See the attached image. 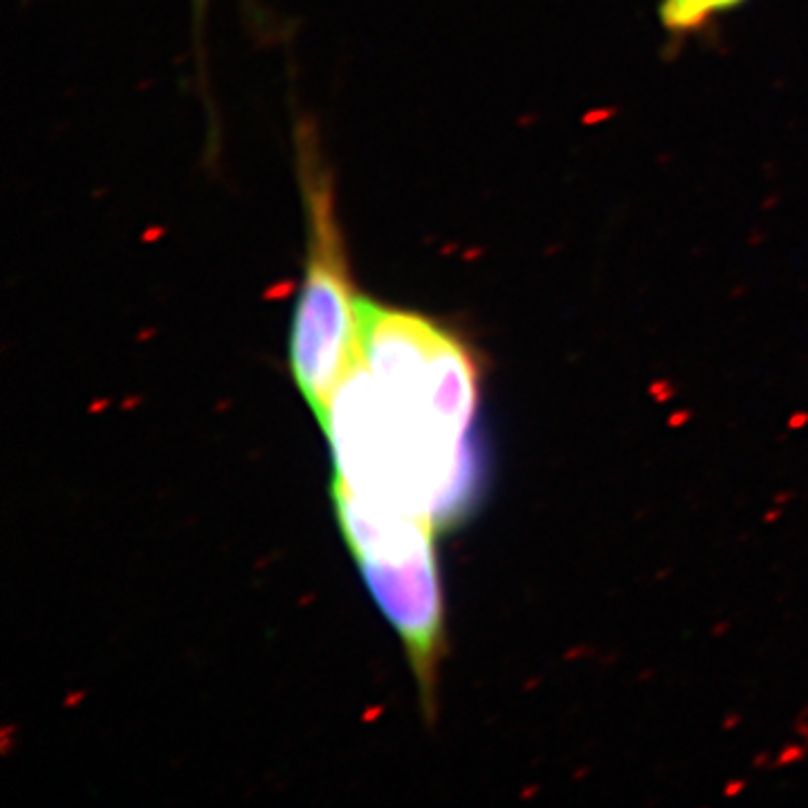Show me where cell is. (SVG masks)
<instances>
[{
  "instance_id": "cell-3",
  "label": "cell",
  "mask_w": 808,
  "mask_h": 808,
  "mask_svg": "<svg viewBox=\"0 0 808 808\" xmlns=\"http://www.w3.org/2000/svg\"><path fill=\"white\" fill-rule=\"evenodd\" d=\"M332 503L364 581L407 649L427 717L436 712L443 656V598L434 521L355 494L335 476Z\"/></svg>"
},
{
  "instance_id": "cell-4",
  "label": "cell",
  "mask_w": 808,
  "mask_h": 808,
  "mask_svg": "<svg viewBox=\"0 0 808 808\" xmlns=\"http://www.w3.org/2000/svg\"><path fill=\"white\" fill-rule=\"evenodd\" d=\"M743 0H660V18L671 34H692Z\"/></svg>"
},
{
  "instance_id": "cell-1",
  "label": "cell",
  "mask_w": 808,
  "mask_h": 808,
  "mask_svg": "<svg viewBox=\"0 0 808 808\" xmlns=\"http://www.w3.org/2000/svg\"><path fill=\"white\" fill-rule=\"evenodd\" d=\"M296 166L305 207L303 283L290 328V371L319 424L332 396L360 360L362 299L355 288L335 189L310 128H299Z\"/></svg>"
},
{
  "instance_id": "cell-2",
  "label": "cell",
  "mask_w": 808,
  "mask_h": 808,
  "mask_svg": "<svg viewBox=\"0 0 808 808\" xmlns=\"http://www.w3.org/2000/svg\"><path fill=\"white\" fill-rule=\"evenodd\" d=\"M360 355L386 407L422 443L469 458L479 366L447 326L420 313L362 299Z\"/></svg>"
}]
</instances>
